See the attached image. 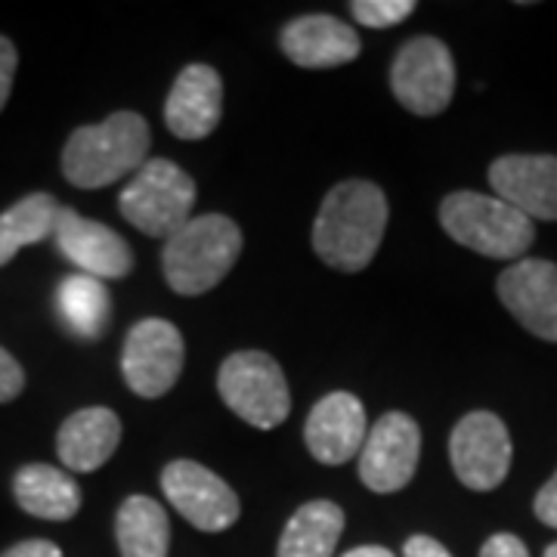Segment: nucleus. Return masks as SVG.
Masks as SVG:
<instances>
[{
  "instance_id": "1",
  "label": "nucleus",
  "mask_w": 557,
  "mask_h": 557,
  "mask_svg": "<svg viewBox=\"0 0 557 557\" xmlns=\"http://www.w3.org/2000/svg\"><path fill=\"white\" fill-rule=\"evenodd\" d=\"M387 230V199L372 180H344L325 193L313 223V248L341 273L366 270Z\"/></svg>"
},
{
  "instance_id": "2",
  "label": "nucleus",
  "mask_w": 557,
  "mask_h": 557,
  "mask_svg": "<svg viewBox=\"0 0 557 557\" xmlns=\"http://www.w3.org/2000/svg\"><path fill=\"white\" fill-rule=\"evenodd\" d=\"M149 124L137 112H112L102 124L72 131L62 149V174L78 189H102L137 174L149 156Z\"/></svg>"
},
{
  "instance_id": "3",
  "label": "nucleus",
  "mask_w": 557,
  "mask_h": 557,
  "mask_svg": "<svg viewBox=\"0 0 557 557\" xmlns=\"http://www.w3.org/2000/svg\"><path fill=\"white\" fill-rule=\"evenodd\" d=\"M239 255L242 230L236 220L223 214H201L164 242L161 270L177 295L196 298L220 285L223 276L236 267Z\"/></svg>"
},
{
  "instance_id": "4",
  "label": "nucleus",
  "mask_w": 557,
  "mask_h": 557,
  "mask_svg": "<svg viewBox=\"0 0 557 557\" xmlns=\"http://www.w3.org/2000/svg\"><path fill=\"white\" fill-rule=\"evenodd\" d=\"M440 223L449 239L478 251L483 258L518 260L536 239L533 220L511 205L483 193H453L440 205Z\"/></svg>"
},
{
  "instance_id": "5",
  "label": "nucleus",
  "mask_w": 557,
  "mask_h": 557,
  "mask_svg": "<svg viewBox=\"0 0 557 557\" xmlns=\"http://www.w3.org/2000/svg\"><path fill=\"white\" fill-rule=\"evenodd\" d=\"M196 183L174 161L152 159L121 189V218L152 239H171L193 220Z\"/></svg>"
},
{
  "instance_id": "6",
  "label": "nucleus",
  "mask_w": 557,
  "mask_h": 557,
  "mask_svg": "<svg viewBox=\"0 0 557 557\" xmlns=\"http://www.w3.org/2000/svg\"><path fill=\"white\" fill-rule=\"evenodd\" d=\"M218 391L242 421L260 431H273L292 412L288 381L276 359L260 350H242L223 359L218 372Z\"/></svg>"
},
{
  "instance_id": "7",
  "label": "nucleus",
  "mask_w": 557,
  "mask_h": 557,
  "mask_svg": "<svg viewBox=\"0 0 557 557\" xmlns=\"http://www.w3.org/2000/svg\"><path fill=\"white\" fill-rule=\"evenodd\" d=\"M391 87L399 106L412 115H440L456 94V62L449 47L431 35L403 44L391 69Z\"/></svg>"
},
{
  "instance_id": "8",
  "label": "nucleus",
  "mask_w": 557,
  "mask_h": 557,
  "mask_svg": "<svg viewBox=\"0 0 557 557\" xmlns=\"http://www.w3.org/2000/svg\"><path fill=\"white\" fill-rule=\"evenodd\" d=\"M511 437L505 421L493 412H468L449 437V461L458 483L474 493H490L511 471Z\"/></svg>"
},
{
  "instance_id": "9",
  "label": "nucleus",
  "mask_w": 557,
  "mask_h": 557,
  "mask_svg": "<svg viewBox=\"0 0 557 557\" xmlns=\"http://www.w3.org/2000/svg\"><path fill=\"white\" fill-rule=\"evenodd\" d=\"M183 335L168 319H143L131 329L121 354L127 387L143 399L164 397L183 372Z\"/></svg>"
},
{
  "instance_id": "10",
  "label": "nucleus",
  "mask_w": 557,
  "mask_h": 557,
  "mask_svg": "<svg viewBox=\"0 0 557 557\" xmlns=\"http://www.w3.org/2000/svg\"><path fill=\"white\" fill-rule=\"evenodd\" d=\"M161 490L180 515L201 533H223L242 515L233 486L189 458H177L161 471Z\"/></svg>"
},
{
  "instance_id": "11",
  "label": "nucleus",
  "mask_w": 557,
  "mask_h": 557,
  "mask_svg": "<svg viewBox=\"0 0 557 557\" xmlns=\"http://www.w3.org/2000/svg\"><path fill=\"white\" fill-rule=\"evenodd\" d=\"M421 458V428L406 412H387L375 421L359 449V480L372 493H399L416 478Z\"/></svg>"
},
{
  "instance_id": "12",
  "label": "nucleus",
  "mask_w": 557,
  "mask_h": 557,
  "mask_svg": "<svg viewBox=\"0 0 557 557\" xmlns=\"http://www.w3.org/2000/svg\"><path fill=\"white\" fill-rule=\"evenodd\" d=\"M498 300L520 325L542 341H557V263L518 260L498 276Z\"/></svg>"
},
{
  "instance_id": "13",
  "label": "nucleus",
  "mask_w": 557,
  "mask_h": 557,
  "mask_svg": "<svg viewBox=\"0 0 557 557\" xmlns=\"http://www.w3.org/2000/svg\"><path fill=\"white\" fill-rule=\"evenodd\" d=\"M53 239L62 255L84 270V276H94L100 282L124 278L134 267V255L127 242L97 220L81 218L75 208H60Z\"/></svg>"
},
{
  "instance_id": "14",
  "label": "nucleus",
  "mask_w": 557,
  "mask_h": 557,
  "mask_svg": "<svg viewBox=\"0 0 557 557\" xmlns=\"http://www.w3.org/2000/svg\"><path fill=\"white\" fill-rule=\"evenodd\" d=\"M496 199L530 220H557V156H502L490 164Z\"/></svg>"
},
{
  "instance_id": "15",
  "label": "nucleus",
  "mask_w": 557,
  "mask_h": 557,
  "mask_svg": "<svg viewBox=\"0 0 557 557\" xmlns=\"http://www.w3.org/2000/svg\"><path fill=\"white\" fill-rule=\"evenodd\" d=\"M366 434L369 424L362 403L347 391H335L310 409L304 443L310 456L322 465H347L350 458L359 456Z\"/></svg>"
},
{
  "instance_id": "16",
  "label": "nucleus",
  "mask_w": 557,
  "mask_h": 557,
  "mask_svg": "<svg viewBox=\"0 0 557 557\" xmlns=\"http://www.w3.org/2000/svg\"><path fill=\"white\" fill-rule=\"evenodd\" d=\"M223 115V81L218 69L196 62L174 81L164 102V124L180 139H205L218 131Z\"/></svg>"
},
{
  "instance_id": "17",
  "label": "nucleus",
  "mask_w": 557,
  "mask_h": 557,
  "mask_svg": "<svg viewBox=\"0 0 557 557\" xmlns=\"http://www.w3.org/2000/svg\"><path fill=\"white\" fill-rule=\"evenodd\" d=\"M278 47L300 69H338L359 57V35L338 16H300L282 28Z\"/></svg>"
},
{
  "instance_id": "18",
  "label": "nucleus",
  "mask_w": 557,
  "mask_h": 557,
  "mask_svg": "<svg viewBox=\"0 0 557 557\" xmlns=\"http://www.w3.org/2000/svg\"><path fill=\"white\" fill-rule=\"evenodd\" d=\"M119 443L121 418L106 406H90L62 421L57 434V453L69 471L90 474L115 456Z\"/></svg>"
},
{
  "instance_id": "19",
  "label": "nucleus",
  "mask_w": 557,
  "mask_h": 557,
  "mask_svg": "<svg viewBox=\"0 0 557 557\" xmlns=\"http://www.w3.org/2000/svg\"><path fill=\"white\" fill-rule=\"evenodd\" d=\"M13 496L25 515L40 520H72L81 508V490L53 465H25L13 478Z\"/></svg>"
},
{
  "instance_id": "20",
  "label": "nucleus",
  "mask_w": 557,
  "mask_h": 557,
  "mask_svg": "<svg viewBox=\"0 0 557 557\" xmlns=\"http://www.w3.org/2000/svg\"><path fill=\"white\" fill-rule=\"evenodd\" d=\"M341 533H344V511L335 502H307L292 515L278 536L276 557H335Z\"/></svg>"
},
{
  "instance_id": "21",
  "label": "nucleus",
  "mask_w": 557,
  "mask_h": 557,
  "mask_svg": "<svg viewBox=\"0 0 557 557\" xmlns=\"http://www.w3.org/2000/svg\"><path fill=\"white\" fill-rule=\"evenodd\" d=\"M115 539L121 557H168L171 520L156 498L131 496L121 502Z\"/></svg>"
},
{
  "instance_id": "22",
  "label": "nucleus",
  "mask_w": 557,
  "mask_h": 557,
  "mask_svg": "<svg viewBox=\"0 0 557 557\" xmlns=\"http://www.w3.org/2000/svg\"><path fill=\"white\" fill-rule=\"evenodd\" d=\"M60 201L50 193H32L0 214V267L20 255L25 245H38L57 233Z\"/></svg>"
},
{
  "instance_id": "23",
  "label": "nucleus",
  "mask_w": 557,
  "mask_h": 557,
  "mask_svg": "<svg viewBox=\"0 0 557 557\" xmlns=\"http://www.w3.org/2000/svg\"><path fill=\"white\" fill-rule=\"evenodd\" d=\"M62 322L78 335V338H100L109 325L112 300L100 278L94 276H65L57 292Z\"/></svg>"
},
{
  "instance_id": "24",
  "label": "nucleus",
  "mask_w": 557,
  "mask_h": 557,
  "mask_svg": "<svg viewBox=\"0 0 557 557\" xmlns=\"http://www.w3.org/2000/svg\"><path fill=\"white\" fill-rule=\"evenodd\" d=\"M350 13L366 28H391L416 13V0H354Z\"/></svg>"
},
{
  "instance_id": "25",
  "label": "nucleus",
  "mask_w": 557,
  "mask_h": 557,
  "mask_svg": "<svg viewBox=\"0 0 557 557\" xmlns=\"http://www.w3.org/2000/svg\"><path fill=\"white\" fill-rule=\"evenodd\" d=\"M22 387H25L22 366L0 347V403H10V399L20 397Z\"/></svg>"
},
{
  "instance_id": "26",
  "label": "nucleus",
  "mask_w": 557,
  "mask_h": 557,
  "mask_svg": "<svg viewBox=\"0 0 557 557\" xmlns=\"http://www.w3.org/2000/svg\"><path fill=\"white\" fill-rule=\"evenodd\" d=\"M16 65H20V53H16V47H13V40L0 35V112H3V106H7L10 94H13Z\"/></svg>"
},
{
  "instance_id": "27",
  "label": "nucleus",
  "mask_w": 557,
  "mask_h": 557,
  "mask_svg": "<svg viewBox=\"0 0 557 557\" xmlns=\"http://www.w3.org/2000/svg\"><path fill=\"white\" fill-rule=\"evenodd\" d=\"M480 557H530V552H527L523 539H518L515 533H496L483 542Z\"/></svg>"
},
{
  "instance_id": "28",
  "label": "nucleus",
  "mask_w": 557,
  "mask_h": 557,
  "mask_svg": "<svg viewBox=\"0 0 557 557\" xmlns=\"http://www.w3.org/2000/svg\"><path fill=\"white\" fill-rule=\"evenodd\" d=\"M533 511L545 527H555L557 530V471L555 478L548 480L542 490H539L536 502H533Z\"/></svg>"
},
{
  "instance_id": "29",
  "label": "nucleus",
  "mask_w": 557,
  "mask_h": 557,
  "mask_svg": "<svg viewBox=\"0 0 557 557\" xmlns=\"http://www.w3.org/2000/svg\"><path fill=\"white\" fill-rule=\"evenodd\" d=\"M0 557H62L60 545L47 542V539H25L20 545H13L10 552H3Z\"/></svg>"
},
{
  "instance_id": "30",
  "label": "nucleus",
  "mask_w": 557,
  "mask_h": 557,
  "mask_svg": "<svg viewBox=\"0 0 557 557\" xmlns=\"http://www.w3.org/2000/svg\"><path fill=\"white\" fill-rule=\"evenodd\" d=\"M403 557H453L446 545H440L434 536H412L403 548Z\"/></svg>"
},
{
  "instance_id": "31",
  "label": "nucleus",
  "mask_w": 557,
  "mask_h": 557,
  "mask_svg": "<svg viewBox=\"0 0 557 557\" xmlns=\"http://www.w3.org/2000/svg\"><path fill=\"white\" fill-rule=\"evenodd\" d=\"M344 557H397L394 552H387V548H381V545H359L354 552H347Z\"/></svg>"
},
{
  "instance_id": "32",
  "label": "nucleus",
  "mask_w": 557,
  "mask_h": 557,
  "mask_svg": "<svg viewBox=\"0 0 557 557\" xmlns=\"http://www.w3.org/2000/svg\"><path fill=\"white\" fill-rule=\"evenodd\" d=\"M545 557H557V542H555V545H548V548H545Z\"/></svg>"
}]
</instances>
